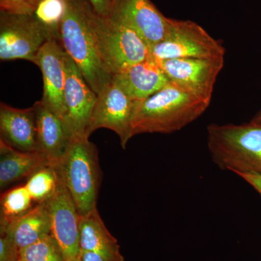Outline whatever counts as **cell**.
<instances>
[{
    "mask_svg": "<svg viewBox=\"0 0 261 261\" xmlns=\"http://www.w3.org/2000/svg\"><path fill=\"white\" fill-rule=\"evenodd\" d=\"M94 33L99 55L113 75L150 58V47L133 29L94 13Z\"/></svg>",
    "mask_w": 261,
    "mask_h": 261,
    "instance_id": "5b68a950",
    "label": "cell"
},
{
    "mask_svg": "<svg viewBox=\"0 0 261 261\" xmlns=\"http://www.w3.org/2000/svg\"><path fill=\"white\" fill-rule=\"evenodd\" d=\"M96 13L101 16H108L112 0H89Z\"/></svg>",
    "mask_w": 261,
    "mask_h": 261,
    "instance_id": "4316f807",
    "label": "cell"
},
{
    "mask_svg": "<svg viewBox=\"0 0 261 261\" xmlns=\"http://www.w3.org/2000/svg\"><path fill=\"white\" fill-rule=\"evenodd\" d=\"M0 140L13 148L25 152H39L37 116L34 106L18 109L0 105Z\"/></svg>",
    "mask_w": 261,
    "mask_h": 261,
    "instance_id": "5bb4252c",
    "label": "cell"
},
{
    "mask_svg": "<svg viewBox=\"0 0 261 261\" xmlns=\"http://www.w3.org/2000/svg\"><path fill=\"white\" fill-rule=\"evenodd\" d=\"M211 101L169 82L150 97L136 101L132 135L178 132L202 116Z\"/></svg>",
    "mask_w": 261,
    "mask_h": 261,
    "instance_id": "7a4b0ae2",
    "label": "cell"
},
{
    "mask_svg": "<svg viewBox=\"0 0 261 261\" xmlns=\"http://www.w3.org/2000/svg\"><path fill=\"white\" fill-rule=\"evenodd\" d=\"M41 0H0V12L10 14H34Z\"/></svg>",
    "mask_w": 261,
    "mask_h": 261,
    "instance_id": "cb8c5ba5",
    "label": "cell"
},
{
    "mask_svg": "<svg viewBox=\"0 0 261 261\" xmlns=\"http://www.w3.org/2000/svg\"><path fill=\"white\" fill-rule=\"evenodd\" d=\"M81 261H125L124 257L107 256L94 252H81Z\"/></svg>",
    "mask_w": 261,
    "mask_h": 261,
    "instance_id": "484cf974",
    "label": "cell"
},
{
    "mask_svg": "<svg viewBox=\"0 0 261 261\" xmlns=\"http://www.w3.org/2000/svg\"><path fill=\"white\" fill-rule=\"evenodd\" d=\"M63 13V0H41L34 13L36 18L53 33L59 42L60 28Z\"/></svg>",
    "mask_w": 261,
    "mask_h": 261,
    "instance_id": "603a6c76",
    "label": "cell"
},
{
    "mask_svg": "<svg viewBox=\"0 0 261 261\" xmlns=\"http://www.w3.org/2000/svg\"><path fill=\"white\" fill-rule=\"evenodd\" d=\"M64 65L65 126L71 137H88L87 130L97 95L89 87L78 65L65 51Z\"/></svg>",
    "mask_w": 261,
    "mask_h": 261,
    "instance_id": "30bf717a",
    "label": "cell"
},
{
    "mask_svg": "<svg viewBox=\"0 0 261 261\" xmlns=\"http://www.w3.org/2000/svg\"><path fill=\"white\" fill-rule=\"evenodd\" d=\"M58 167L80 216L97 208L102 171L97 147L88 137H72Z\"/></svg>",
    "mask_w": 261,
    "mask_h": 261,
    "instance_id": "277c9868",
    "label": "cell"
},
{
    "mask_svg": "<svg viewBox=\"0 0 261 261\" xmlns=\"http://www.w3.org/2000/svg\"><path fill=\"white\" fill-rule=\"evenodd\" d=\"M19 261H23V260H20H20H19Z\"/></svg>",
    "mask_w": 261,
    "mask_h": 261,
    "instance_id": "f546056e",
    "label": "cell"
},
{
    "mask_svg": "<svg viewBox=\"0 0 261 261\" xmlns=\"http://www.w3.org/2000/svg\"><path fill=\"white\" fill-rule=\"evenodd\" d=\"M51 39L57 40L53 33L34 14H10L0 12L2 61L25 60L35 63L41 48Z\"/></svg>",
    "mask_w": 261,
    "mask_h": 261,
    "instance_id": "52a82bcc",
    "label": "cell"
},
{
    "mask_svg": "<svg viewBox=\"0 0 261 261\" xmlns=\"http://www.w3.org/2000/svg\"><path fill=\"white\" fill-rule=\"evenodd\" d=\"M46 202L50 216V233L65 261H81L80 215L60 170L56 192Z\"/></svg>",
    "mask_w": 261,
    "mask_h": 261,
    "instance_id": "9c48e42d",
    "label": "cell"
},
{
    "mask_svg": "<svg viewBox=\"0 0 261 261\" xmlns=\"http://www.w3.org/2000/svg\"><path fill=\"white\" fill-rule=\"evenodd\" d=\"M65 50L58 41L46 42L36 58L43 77L42 101L64 121Z\"/></svg>",
    "mask_w": 261,
    "mask_h": 261,
    "instance_id": "4fadbf2b",
    "label": "cell"
},
{
    "mask_svg": "<svg viewBox=\"0 0 261 261\" xmlns=\"http://www.w3.org/2000/svg\"><path fill=\"white\" fill-rule=\"evenodd\" d=\"M207 147L213 162L237 175H261V124L209 125Z\"/></svg>",
    "mask_w": 261,
    "mask_h": 261,
    "instance_id": "3957f363",
    "label": "cell"
},
{
    "mask_svg": "<svg viewBox=\"0 0 261 261\" xmlns=\"http://www.w3.org/2000/svg\"><path fill=\"white\" fill-rule=\"evenodd\" d=\"M113 79L135 101L147 99L169 83L161 65L151 58L116 73Z\"/></svg>",
    "mask_w": 261,
    "mask_h": 261,
    "instance_id": "2e32d148",
    "label": "cell"
},
{
    "mask_svg": "<svg viewBox=\"0 0 261 261\" xmlns=\"http://www.w3.org/2000/svg\"><path fill=\"white\" fill-rule=\"evenodd\" d=\"M225 53L223 44L199 24L173 18L167 37L150 47V58L159 63L176 58H218Z\"/></svg>",
    "mask_w": 261,
    "mask_h": 261,
    "instance_id": "8992f818",
    "label": "cell"
},
{
    "mask_svg": "<svg viewBox=\"0 0 261 261\" xmlns=\"http://www.w3.org/2000/svg\"><path fill=\"white\" fill-rule=\"evenodd\" d=\"M108 17L133 29L149 47L162 42L169 33L170 18L151 0H112Z\"/></svg>",
    "mask_w": 261,
    "mask_h": 261,
    "instance_id": "7c38bea8",
    "label": "cell"
},
{
    "mask_svg": "<svg viewBox=\"0 0 261 261\" xmlns=\"http://www.w3.org/2000/svg\"><path fill=\"white\" fill-rule=\"evenodd\" d=\"M171 83L211 100L217 77L224 65V57L176 58L159 63Z\"/></svg>",
    "mask_w": 261,
    "mask_h": 261,
    "instance_id": "8fae6325",
    "label": "cell"
},
{
    "mask_svg": "<svg viewBox=\"0 0 261 261\" xmlns=\"http://www.w3.org/2000/svg\"><path fill=\"white\" fill-rule=\"evenodd\" d=\"M37 116L38 143L51 166L59 165L72 138L64 121L42 100L34 105Z\"/></svg>",
    "mask_w": 261,
    "mask_h": 261,
    "instance_id": "9a60e30c",
    "label": "cell"
},
{
    "mask_svg": "<svg viewBox=\"0 0 261 261\" xmlns=\"http://www.w3.org/2000/svg\"><path fill=\"white\" fill-rule=\"evenodd\" d=\"M136 101L124 92L114 80L97 96L87 137L99 128L113 130L118 136L122 148L126 149L132 135V119Z\"/></svg>",
    "mask_w": 261,
    "mask_h": 261,
    "instance_id": "ba28073f",
    "label": "cell"
},
{
    "mask_svg": "<svg viewBox=\"0 0 261 261\" xmlns=\"http://www.w3.org/2000/svg\"><path fill=\"white\" fill-rule=\"evenodd\" d=\"M59 180L58 166H44L27 179L25 185L36 203L46 202L56 192Z\"/></svg>",
    "mask_w": 261,
    "mask_h": 261,
    "instance_id": "44dd1931",
    "label": "cell"
},
{
    "mask_svg": "<svg viewBox=\"0 0 261 261\" xmlns=\"http://www.w3.org/2000/svg\"><path fill=\"white\" fill-rule=\"evenodd\" d=\"M34 201L25 185L2 192L0 200V231L17 221L34 207Z\"/></svg>",
    "mask_w": 261,
    "mask_h": 261,
    "instance_id": "ffe728a7",
    "label": "cell"
},
{
    "mask_svg": "<svg viewBox=\"0 0 261 261\" xmlns=\"http://www.w3.org/2000/svg\"><path fill=\"white\" fill-rule=\"evenodd\" d=\"M51 232L47 202L36 204L27 214L0 231L13 239L19 248H24Z\"/></svg>",
    "mask_w": 261,
    "mask_h": 261,
    "instance_id": "d6986e66",
    "label": "cell"
},
{
    "mask_svg": "<svg viewBox=\"0 0 261 261\" xmlns=\"http://www.w3.org/2000/svg\"><path fill=\"white\" fill-rule=\"evenodd\" d=\"M23 261H65L59 245L51 233L20 250Z\"/></svg>",
    "mask_w": 261,
    "mask_h": 261,
    "instance_id": "7402d4cb",
    "label": "cell"
},
{
    "mask_svg": "<svg viewBox=\"0 0 261 261\" xmlns=\"http://www.w3.org/2000/svg\"><path fill=\"white\" fill-rule=\"evenodd\" d=\"M251 121L255 122V123H260L261 124V109L258 111V113L253 117Z\"/></svg>",
    "mask_w": 261,
    "mask_h": 261,
    "instance_id": "f1b7e54d",
    "label": "cell"
},
{
    "mask_svg": "<svg viewBox=\"0 0 261 261\" xmlns=\"http://www.w3.org/2000/svg\"><path fill=\"white\" fill-rule=\"evenodd\" d=\"M48 165L49 161L42 152L18 150L0 140L2 192L22 180L28 179L33 173Z\"/></svg>",
    "mask_w": 261,
    "mask_h": 261,
    "instance_id": "e0dca14e",
    "label": "cell"
},
{
    "mask_svg": "<svg viewBox=\"0 0 261 261\" xmlns=\"http://www.w3.org/2000/svg\"><path fill=\"white\" fill-rule=\"evenodd\" d=\"M81 252H94L107 256L123 257L119 244L108 231L97 208L80 216Z\"/></svg>",
    "mask_w": 261,
    "mask_h": 261,
    "instance_id": "ac0fdd59",
    "label": "cell"
},
{
    "mask_svg": "<svg viewBox=\"0 0 261 261\" xmlns=\"http://www.w3.org/2000/svg\"><path fill=\"white\" fill-rule=\"evenodd\" d=\"M20 249L14 240L6 234L0 238V261H19Z\"/></svg>",
    "mask_w": 261,
    "mask_h": 261,
    "instance_id": "d4e9b609",
    "label": "cell"
},
{
    "mask_svg": "<svg viewBox=\"0 0 261 261\" xmlns=\"http://www.w3.org/2000/svg\"><path fill=\"white\" fill-rule=\"evenodd\" d=\"M244 181L248 183L255 190L257 193L261 195V175L257 174H240L239 175Z\"/></svg>",
    "mask_w": 261,
    "mask_h": 261,
    "instance_id": "83f0119b",
    "label": "cell"
},
{
    "mask_svg": "<svg viewBox=\"0 0 261 261\" xmlns=\"http://www.w3.org/2000/svg\"><path fill=\"white\" fill-rule=\"evenodd\" d=\"M63 2L60 42L97 95L113 80V75L103 63L98 49L93 25L95 10L89 0Z\"/></svg>",
    "mask_w": 261,
    "mask_h": 261,
    "instance_id": "6da1fadb",
    "label": "cell"
}]
</instances>
